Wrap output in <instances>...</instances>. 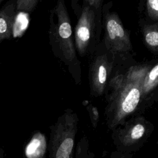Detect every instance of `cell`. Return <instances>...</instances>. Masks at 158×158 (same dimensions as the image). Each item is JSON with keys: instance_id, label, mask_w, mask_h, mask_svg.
I'll return each mask as SVG.
<instances>
[{"instance_id": "cell-1", "label": "cell", "mask_w": 158, "mask_h": 158, "mask_svg": "<svg viewBox=\"0 0 158 158\" xmlns=\"http://www.w3.org/2000/svg\"><path fill=\"white\" fill-rule=\"evenodd\" d=\"M106 89L108 123L114 127L132 114L143 101L141 83L151 63L137 64L132 55L115 56Z\"/></svg>"}, {"instance_id": "cell-2", "label": "cell", "mask_w": 158, "mask_h": 158, "mask_svg": "<svg viewBox=\"0 0 158 158\" xmlns=\"http://www.w3.org/2000/svg\"><path fill=\"white\" fill-rule=\"evenodd\" d=\"M49 10L48 35L55 57L68 69L76 84L81 81V62L77 55L70 18L65 0H54Z\"/></svg>"}, {"instance_id": "cell-3", "label": "cell", "mask_w": 158, "mask_h": 158, "mask_svg": "<svg viewBox=\"0 0 158 158\" xmlns=\"http://www.w3.org/2000/svg\"><path fill=\"white\" fill-rule=\"evenodd\" d=\"M112 1L103 4L102 9L101 40L105 47L115 56L130 54L133 46L130 39V31L127 30L118 14L112 10Z\"/></svg>"}, {"instance_id": "cell-4", "label": "cell", "mask_w": 158, "mask_h": 158, "mask_svg": "<svg viewBox=\"0 0 158 158\" xmlns=\"http://www.w3.org/2000/svg\"><path fill=\"white\" fill-rule=\"evenodd\" d=\"M91 56L88 70L89 86L91 94L98 97L104 93L116 57L101 40Z\"/></svg>"}, {"instance_id": "cell-5", "label": "cell", "mask_w": 158, "mask_h": 158, "mask_svg": "<svg viewBox=\"0 0 158 158\" xmlns=\"http://www.w3.org/2000/svg\"><path fill=\"white\" fill-rule=\"evenodd\" d=\"M74 43L77 52L81 57L92 55L99 43L97 35L96 14L88 5H81L80 14L74 29Z\"/></svg>"}, {"instance_id": "cell-6", "label": "cell", "mask_w": 158, "mask_h": 158, "mask_svg": "<svg viewBox=\"0 0 158 158\" xmlns=\"http://www.w3.org/2000/svg\"><path fill=\"white\" fill-rule=\"evenodd\" d=\"M73 114H66L59 119L51 133V158H70L74 145L75 118Z\"/></svg>"}, {"instance_id": "cell-7", "label": "cell", "mask_w": 158, "mask_h": 158, "mask_svg": "<svg viewBox=\"0 0 158 158\" xmlns=\"http://www.w3.org/2000/svg\"><path fill=\"white\" fill-rule=\"evenodd\" d=\"M17 0H7L0 6V44L13 38Z\"/></svg>"}, {"instance_id": "cell-8", "label": "cell", "mask_w": 158, "mask_h": 158, "mask_svg": "<svg viewBox=\"0 0 158 158\" xmlns=\"http://www.w3.org/2000/svg\"><path fill=\"white\" fill-rule=\"evenodd\" d=\"M138 25L144 44L151 52L157 55L158 53V22H150L144 18H140Z\"/></svg>"}, {"instance_id": "cell-9", "label": "cell", "mask_w": 158, "mask_h": 158, "mask_svg": "<svg viewBox=\"0 0 158 158\" xmlns=\"http://www.w3.org/2000/svg\"><path fill=\"white\" fill-rule=\"evenodd\" d=\"M158 86V63L151 62L141 83V95L143 101L148 99Z\"/></svg>"}, {"instance_id": "cell-10", "label": "cell", "mask_w": 158, "mask_h": 158, "mask_svg": "<svg viewBox=\"0 0 158 158\" xmlns=\"http://www.w3.org/2000/svg\"><path fill=\"white\" fill-rule=\"evenodd\" d=\"M46 148L45 137L40 133H35L25 149L27 158H43Z\"/></svg>"}, {"instance_id": "cell-11", "label": "cell", "mask_w": 158, "mask_h": 158, "mask_svg": "<svg viewBox=\"0 0 158 158\" xmlns=\"http://www.w3.org/2000/svg\"><path fill=\"white\" fill-rule=\"evenodd\" d=\"M138 10L144 13V19L150 22H158V0H139Z\"/></svg>"}, {"instance_id": "cell-12", "label": "cell", "mask_w": 158, "mask_h": 158, "mask_svg": "<svg viewBox=\"0 0 158 158\" xmlns=\"http://www.w3.org/2000/svg\"><path fill=\"white\" fill-rule=\"evenodd\" d=\"M146 133V127L141 123H136L131 125L128 131H126L123 136L125 143H135L141 139Z\"/></svg>"}, {"instance_id": "cell-13", "label": "cell", "mask_w": 158, "mask_h": 158, "mask_svg": "<svg viewBox=\"0 0 158 158\" xmlns=\"http://www.w3.org/2000/svg\"><path fill=\"white\" fill-rule=\"evenodd\" d=\"M104 0H83V4L89 6L94 11L96 18L97 25V35L98 38L101 40L102 33V9Z\"/></svg>"}, {"instance_id": "cell-14", "label": "cell", "mask_w": 158, "mask_h": 158, "mask_svg": "<svg viewBox=\"0 0 158 158\" xmlns=\"http://www.w3.org/2000/svg\"><path fill=\"white\" fill-rule=\"evenodd\" d=\"M40 0H17V11L24 13H31L36 7Z\"/></svg>"}, {"instance_id": "cell-15", "label": "cell", "mask_w": 158, "mask_h": 158, "mask_svg": "<svg viewBox=\"0 0 158 158\" xmlns=\"http://www.w3.org/2000/svg\"><path fill=\"white\" fill-rule=\"evenodd\" d=\"M69 1H70V6L73 10V12L77 19L81 11V5L80 4L79 0H69Z\"/></svg>"}, {"instance_id": "cell-16", "label": "cell", "mask_w": 158, "mask_h": 158, "mask_svg": "<svg viewBox=\"0 0 158 158\" xmlns=\"http://www.w3.org/2000/svg\"><path fill=\"white\" fill-rule=\"evenodd\" d=\"M0 158H4V150L3 148H0Z\"/></svg>"}, {"instance_id": "cell-17", "label": "cell", "mask_w": 158, "mask_h": 158, "mask_svg": "<svg viewBox=\"0 0 158 158\" xmlns=\"http://www.w3.org/2000/svg\"><path fill=\"white\" fill-rule=\"evenodd\" d=\"M5 1V0H0V6H1V4Z\"/></svg>"}]
</instances>
